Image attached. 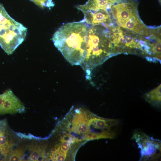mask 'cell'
Masks as SVG:
<instances>
[{
  "mask_svg": "<svg viewBox=\"0 0 161 161\" xmlns=\"http://www.w3.org/2000/svg\"><path fill=\"white\" fill-rule=\"evenodd\" d=\"M89 24L81 20L61 26L52 37L55 46L72 65L84 67Z\"/></svg>",
  "mask_w": 161,
  "mask_h": 161,
  "instance_id": "obj_1",
  "label": "cell"
},
{
  "mask_svg": "<svg viewBox=\"0 0 161 161\" xmlns=\"http://www.w3.org/2000/svg\"><path fill=\"white\" fill-rule=\"evenodd\" d=\"M27 29L13 18L0 4V46L11 54L24 41Z\"/></svg>",
  "mask_w": 161,
  "mask_h": 161,
  "instance_id": "obj_2",
  "label": "cell"
},
{
  "mask_svg": "<svg viewBox=\"0 0 161 161\" xmlns=\"http://www.w3.org/2000/svg\"><path fill=\"white\" fill-rule=\"evenodd\" d=\"M132 139L140 149V161L155 160L161 156V142L140 131L134 132Z\"/></svg>",
  "mask_w": 161,
  "mask_h": 161,
  "instance_id": "obj_3",
  "label": "cell"
},
{
  "mask_svg": "<svg viewBox=\"0 0 161 161\" xmlns=\"http://www.w3.org/2000/svg\"><path fill=\"white\" fill-rule=\"evenodd\" d=\"M25 107L10 89L0 95V114L23 113Z\"/></svg>",
  "mask_w": 161,
  "mask_h": 161,
  "instance_id": "obj_4",
  "label": "cell"
},
{
  "mask_svg": "<svg viewBox=\"0 0 161 161\" xmlns=\"http://www.w3.org/2000/svg\"><path fill=\"white\" fill-rule=\"evenodd\" d=\"M6 120H0V160H6L13 144L10 140Z\"/></svg>",
  "mask_w": 161,
  "mask_h": 161,
  "instance_id": "obj_5",
  "label": "cell"
},
{
  "mask_svg": "<svg viewBox=\"0 0 161 161\" xmlns=\"http://www.w3.org/2000/svg\"><path fill=\"white\" fill-rule=\"evenodd\" d=\"M30 152L27 160H43L44 158V149L36 144H31L27 147Z\"/></svg>",
  "mask_w": 161,
  "mask_h": 161,
  "instance_id": "obj_6",
  "label": "cell"
},
{
  "mask_svg": "<svg viewBox=\"0 0 161 161\" xmlns=\"http://www.w3.org/2000/svg\"><path fill=\"white\" fill-rule=\"evenodd\" d=\"M121 26L143 34V25L134 13L129 18L125 21Z\"/></svg>",
  "mask_w": 161,
  "mask_h": 161,
  "instance_id": "obj_7",
  "label": "cell"
},
{
  "mask_svg": "<svg viewBox=\"0 0 161 161\" xmlns=\"http://www.w3.org/2000/svg\"><path fill=\"white\" fill-rule=\"evenodd\" d=\"M161 84L157 87L146 93V100L154 106H160L161 103Z\"/></svg>",
  "mask_w": 161,
  "mask_h": 161,
  "instance_id": "obj_8",
  "label": "cell"
},
{
  "mask_svg": "<svg viewBox=\"0 0 161 161\" xmlns=\"http://www.w3.org/2000/svg\"><path fill=\"white\" fill-rule=\"evenodd\" d=\"M25 148L20 147L15 150L12 151L8 156L9 161L22 160L25 156Z\"/></svg>",
  "mask_w": 161,
  "mask_h": 161,
  "instance_id": "obj_9",
  "label": "cell"
},
{
  "mask_svg": "<svg viewBox=\"0 0 161 161\" xmlns=\"http://www.w3.org/2000/svg\"><path fill=\"white\" fill-rule=\"evenodd\" d=\"M36 4L42 7L50 8L53 7L54 4L52 0H30Z\"/></svg>",
  "mask_w": 161,
  "mask_h": 161,
  "instance_id": "obj_10",
  "label": "cell"
},
{
  "mask_svg": "<svg viewBox=\"0 0 161 161\" xmlns=\"http://www.w3.org/2000/svg\"><path fill=\"white\" fill-rule=\"evenodd\" d=\"M153 51L158 54L161 53V42L160 41L157 43L155 47H153L152 49Z\"/></svg>",
  "mask_w": 161,
  "mask_h": 161,
  "instance_id": "obj_11",
  "label": "cell"
},
{
  "mask_svg": "<svg viewBox=\"0 0 161 161\" xmlns=\"http://www.w3.org/2000/svg\"><path fill=\"white\" fill-rule=\"evenodd\" d=\"M126 45L127 47H128L129 45L131 42L132 40L131 38L129 37H126Z\"/></svg>",
  "mask_w": 161,
  "mask_h": 161,
  "instance_id": "obj_12",
  "label": "cell"
}]
</instances>
